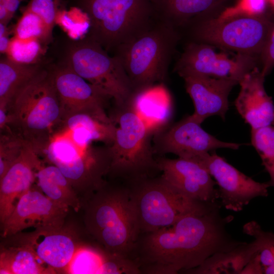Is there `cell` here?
I'll return each mask as SVG.
<instances>
[{"label": "cell", "mask_w": 274, "mask_h": 274, "mask_svg": "<svg viewBox=\"0 0 274 274\" xmlns=\"http://www.w3.org/2000/svg\"><path fill=\"white\" fill-rule=\"evenodd\" d=\"M221 204L189 214L171 226L140 233L131 259L141 274H176L195 268L215 254L244 242L226 229L233 217L220 215Z\"/></svg>", "instance_id": "1"}, {"label": "cell", "mask_w": 274, "mask_h": 274, "mask_svg": "<svg viewBox=\"0 0 274 274\" xmlns=\"http://www.w3.org/2000/svg\"><path fill=\"white\" fill-rule=\"evenodd\" d=\"M82 204L87 233L109 251L130 258L141 231L128 186L106 182Z\"/></svg>", "instance_id": "2"}, {"label": "cell", "mask_w": 274, "mask_h": 274, "mask_svg": "<svg viewBox=\"0 0 274 274\" xmlns=\"http://www.w3.org/2000/svg\"><path fill=\"white\" fill-rule=\"evenodd\" d=\"M8 126L42 154L62 112L46 60L40 71L17 93L7 108Z\"/></svg>", "instance_id": "3"}, {"label": "cell", "mask_w": 274, "mask_h": 274, "mask_svg": "<svg viewBox=\"0 0 274 274\" xmlns=\"http://www.w3.org/2000/svg\"><path fill=\"white\" fill-rule=\"evenodd\" d=\"M87 18V36L112 54L158 20L151 0H67Z\"/></svg>", "instance_id": "4"}, {"label": "cell", "mask_w": 274, "mask_h": 274, "mask_svg": "<svg viewBox=\"0 0 274 274\" xmlns=\"http://www.w3.org/2000/svg\"><path fill=\"white\" fill-rule=\"evenodd\" d=\"M51 60L63 65L99 88L117 107L127 105L134 92L119 60L87 35L79 40L63 37L54 45Z\"/></svg>", "instance_id": "5"}, {"label": "cell", "mask_w": 274, "mask_h": 274, "mask_svg": "<svg viewBox=\"0 0 274 274\" xmlns=\"http://www.w3.org/2000/svg\"><path fill=\"white\" fill-rule=\"evenodd\" d=\"M179 30L159 19L150 28L120 46L113 53L122 64L134 93L164 84Z\"/></svg>", "instance_id": "6"}, {"label": "cell", "mask_w": 274, "mask_h": 274, "mask_svg": "<svg viewBox=\"0 0 274 274\" xmlns=\"http://www.w3.org/2000/svg\"><path fill=\"white\" fill-rule=\"evenodd\" d=\"M117 108L111 117L116 129L109 146L108 175L125 184L156 176L160 172L151 143L153 133L128 105Z\"/></svg>", "instance_id": "7"}, {"label": "cell", "mask_w": 274, "mask_h": 274, "mask_svg": "<svg viewBox=\"0 0 274 274\" xmlns=\"http://www.w3.org/2000/svg\"><path fill=\"white\" fill-rule=\"evenodd\" d=\"M141 233L172 225L189 214L206 212L219 204L192 199L182 194L161 175L129 184Z\"/></svg>", "instance_id": "8"}, {"label": "cell", "mask_w": 274, "mask_h": 274, "mask_svg": "<svg viewBox=\"0 0 274 274\" xmlns=\"http://www.w3.org/2000/svg\"><path fill=\"white\" fill-rule=\"evenodd\" d=\"M273 24L265 14L239 16L222 22L213 18L194 20L186 26H191L193 42L260 57Z\"/></svg>", "instance_id": "9"}, {"label": "cell", "mask_w": 274, "mask_h": 274, "mask_svg": "<svg viewBox=\"0 0 274 274\" xmlns=\"http://www.w3.org/2000/svg\"><path fill=\"white\" fill-rule=\"evenodd\" d=\"M214 47L204 43L189 42L176 62L174 71L179 75L192 73L239 83L246 74L257 67V56L236 53L229 58L225 52L218 53Z\"/></svg>", "instance_id": "10"}, {"label": "cell", "mask_w": 274, "mask_h": 274, "mask_svg": "<svg viewBox=\"0 0 274 274\" xmlns=\"http://www.w3.org/2000/svg\"><path fill=\"white\" fill-rule=\"evenodd\" d=\"M60 101L62 120L77 113H87L103 121L113 123L105 109L111 96L89 83L69 68L47 59Z\"/></svg>", "instance_id": "11"}, {"label": "cell", "mask_w": 274, "mask_h": 274, "mask_svg": "<svg viewBox=\"0 0 274 274\" xmlns=\"http://www.w3.org/2000/svg\"><path fill=\"white\" fill-rule=\"evenodd\" d=\"M195 160L208 171L218 185L219 199L226 209L239 212L253 198L268 195L267 182L254 181L242 173L215 151L197 155Z\"/></svg>", "instance_id": "12"}, {"label": "cell", "mask_w": 274, "mask_h": 274, "mask_svg": "<svg viewBox=\"0 0 274 274\" xmlns=\"http://www.w3.org/2000/svg\"><path fill=\"white\" fill-rule=\"evenodd\" d=\"M190 115L153 135L155 154L172 153L180 158L195 156L219 148L237 150L241 144L220 141L206 131Z\"/></svg>", "instance_id": "13"}, {"label": "cell", "mask_w": 274, "mask_h": 274, "mask_svg": "<svg viewBox=\"0 0 274 274\" xmlns=\"http://www.w3.org/2000/svg\"><path fill=\"white\" fill-rule=\"evenodd\" d=\"M69 209L51 200L33 185L19 199L13 212L1 224V236L6 238L25 229H58L64 225Z\"/></svg>", "instance_id": "14"}, {"label": "cell", "mask_w": 274, "mask_h": 274, "mask_svg": "<svg viewBox=\"0 0 274 274\" xmlns=\"http://www.w3.org/2000/svg\"><path fill=\"white\" fill-rule=\"evenodd\" d=\"M5 238L32 250L56 273H65L76 250L83 242L74 229L64 225L58 229L21 231Z\"/></svg>", "instance_id": "15"}, {"label": "cell", "mask_w": 274, "mask_h": 274, "mask_svg": "<svg viewBox=\"0 0 274 274\" xmlns=\"http://www.w3.org/2000/svg\"><path fill=\"white\" fill-rule=\"evenodd\" d=\"M162 177L175 189L192 199L215 203L219 198L217 183L198 162L179 157L156 158Z\"/></svg>", "instance_id": "16"}, {"label": "cell", "mask_w": 274, "mask_h": 274, "mask_svg": "<svg viewBox=\"0 0 274 274\" xmlns=\"http://www.w3.org/2000/svg\"><path fill=\"white\" fill-rule=\"evenodd\" d=\"M183 78L185 88L193 100L194 112L190 115L201 124L207 118L217 115L225 118L228 109V95L236 81L219 79L192 73L179 75Z\"/></svg>", "instance_id": "17"}, {"label": "cell", "mask_w": 274, "mask_h": 274, "mask_svg": "<svg viewBox=\"0 0 274 274\" xmlns=\"http://www.w3.org/2000/svg\"><path fill=\"white\" fill-rule=\"evenodd\" d=\"M33 145L26 142L21 154L0 178V222L13 212L21 197L33 185L43 164Z\"/></svg>", "instance_id": "18"}, {"label": "cell", "mask_w": 274, "mask_h": 274, "mask_svg": "<svg viewBox=\"0 0 274 274\" xmlns=\"http://www.w3.org/2000/svg\"><path fill=\"white\" fill-rule=\"evenodd\" d=\"M265 76L257 66L239 81L234 101L236 110L251 129L274 125V104L264 89Z\"/></svg>", "instance_id": "19"}, {"label": "cell", "mask_w": 274, "mask_h": 274, "mask_svg": "<svg viewBox=\"0 0 274 274\" xmlns=\"http://www.w3.org/2000/svg\"><path fill=\"white\" fill-rule=\"evenodd\" d=\"M153 135L166 127L173 114V104L164 84L135 93L128 104Z\"/></svg>", "instance_id": "20"}, {"label": "cell", "mask_w": 274, "mask_h": 274, "mask_svg": "<svg viewBox=\"0 0 274 274\" xmlns=\"http://www.w3.org/2000/svg\"><path fill=\"white\" fill-rule=\"evenodd\" d=\"M158 19L179 30L190 22L210 18L228 0H151Z\"/></svg>", "instance_id": "21"}, {"label": "cell", "mask_w": 274, "mask_h": 274, "mask_svg": "<svg viewBox=\"0 0 274 274\" xmlns=\"http://www.w3.org/2000/svg\"><path fill=\"white\" fill-rule=\"evenodd\" d=\"M62 131L67 133L76 145L86 148L93 141L111 145L114 140L116 126L87 113L70 115L62 121Z\"/></svg>", "instance_id": "22"}, {"label": "cell", "mask_w": 274, "mask_h": 274, "mask_svg": "<svg viewBox=\"0 0 274 274\" xmlns=\"http://www.w3.org/2000/svg\"><path fill=\"white\" fill-rule=\"evenodd\" d=\"M37 186L51 200L62 207L78 212L82 201L72 185L55 165L42 164L36 173Z\"/></svg>", "instance_id": "23"}, {"label": "cell", "mask_w": 274, "mask_h": 274, "mask_svg": "<svg viewBox=\"0 0 274 274\" xmlns=\"http://www.w3.org/2000/svg\"><path fill=\"white\" fill-rule=\"evenodd\" d=\"M259 248L257 239L250 243H243L233 249L218 253L207 259L199 266L183 273H239Z\"/></svg>", "instance_id": "24"}, {"label": "cell", "mask_w": 274, "mask_h": 274, "mask_svg": "<svg viewBox=\"0 0 274 274\" xmlns=\"http://www.w3.org/2000/svg\"><path fill=\"white\" fill-rule=\"evenodd\" d=\"M1 274H48L56 272L30 249L7 241L1 245Z\"/></svg>", "instance_id": "25"}, {"label": "cell", "mask_w": 274, "mask_h": 274, "mask_svg": "<svg viewBox=\"0 0 274 274\" xmlns=\"http://www.w3.org/2000/svg\"><path fill=\"white\" fill-rule=\"evenodd\" d=\"M45 59L33 64H20L6 56L0 60V108H7L20 89L43 67Z\"/></svg>", "instance_id": "26"}, {"label": "cell", "mask_w": 274, "mask_h": 274, "mask_svg": "<svg viewBox=\"0 0 274 274\" xmlns=\"http://www.w3.org/2000/svg\"><path fill=\"white\" fill-rule=\"evenodd\" d=\"M243 231L259 243V248L255 255L262 274H274V233L263 230L255 221L246 223L243 227Z\"/></svg>", "instance_id": "27"}, {"label": "cell", "mask_w": 274, "mask_h": 274, "mask_svg": "<svg viewBox=\"0 0 274 274\" xmlns=\"http://www.w3.org/2000/svg\"><path fill=\"white\" fill-rule=\"evenodd\" d=\"M47 46L37 39H11L6 56L11 60L24 64L42 62L47 52Z\"/></svg>", "instance_id": "28"}, {"label": "cell", "mask_w": 274, "mask_h": 274, "mask_svg": "<svg viewBox=\"0 0 274 274\" xmlns=\"http://www.w3.org/2000/svg\"><path fill=\"white\" fill-rule=\"evenodd\" d=\"M251 141L270 176V187H274V125L251 129Z\"/></svg>", "instance_id": "29"}, {"label": "cell", "mask_w": 274, "mask_h": 274, "mask_svg": "<svg viewBox=\"0 0 274 274\" xmlns=\"http://www.w3.org/2000/svg\"><path fill=\"white\" fill-rule=\"evenodd\" d=\"M22 10V15L15 25L14 36L21 39H37L48 46L53 42L43 20L34 13Z\"/></svg>", "instance_id": "30"}, {"label": "cell", "mask_w": 274, "mask_h": 274, "mask_svg": "<svg viewBox=\"0 0 274 274\" xmlns=\"http://www.w3.org/2000/svg\"><path fill=\"white\" fill-rule=\"evenodd\" d=\"M26 141L13 132H1L0 178L19 157Z\"/></svg>", "instance_id": "31"}, {"label": "cell", "mask_w": 274, "mask_h": 274, "mask_svg": "<svg viewBox=\"0 0 274 274\" xmlns=\"http://www.w3.org/2000/svg\"><path fill=\"white\" fill-rule=\"evenodd\" d=\"M67 4L64 0H30L21 10H27L38 15L44 21L48 31L53 36V30L59 12Z\"/></svg>", "instance_id": "32"}, {"label": "cell", "mask_w": 274, "mask_h": 274, "mask_svg": "<svg viewBox=\"0 0 274 274\" xmlns=\"http://www.w3.org/2000/svg\"><path fill=\"white\" fill-rule=\"evenodd\" d=\"M268 5V0H238L233 6L225 8L213 18L217 22H222L239 16L264 15Z\"/></svg>", "instance_id": "33"}, {"label": "cell", "mask_w": 274, "mask_h": 274, "mask_svg": "<svg viewBox=\"0 0 274 274\" xmlns=\"http://www.w3.org/2000/svg\"><path fill=\"white\" fill-rule=\"evenodd\" d=\"M259 58L261 63V71L265 77L274 67V24L271 29Z\"/></svg>", "instance_id": "34"}, {"label": "cell", "mask_w": 274, "mask_h": 274, "mask_svg": "<svg viewBox=\"0 0 274 274\" xmlns=\"http://www.w3.org/2000/svg\"><path fill=\"white\" fill-rule=\"evenodd\" d=\"M22 0H9L0 4H4L7 9L10 17L12 19Z\"/></svg>", "instance_id": "35"}, {"label": "cell", "mask_w": 274, "mask_h": 274, "mask_svg": "<svg viewBox=\"0 0 274 274\" xmlns=\"http://www.w3.org/2000/svg\"><path fill=\"white\" fill-rule=\"evenodd\" d=\"M9 35L0 37V52L1 54H6L10 43L11 39L9 38Z\"/></svg>", "instance_id": "36"}, {"label": "cell", "mask_w": 274, "mask_h": 274, "mask_svg": "<svg viewBox=\"0 0 274 274\" xmlns=\"http://www.w3.org/2000/svg\"><path fill=\"white\" fill-rule=\"evenodd\" d=\"M11 19L4 4H0V22L8 24Z\"/></svg>", "instance_id": "37"}, {"label": "cell", "mask_w": 274, "mask_h": 274, "mask_svg": "<svg viewBox=\"0 0 274 274\" xmlns=\"http://www.w3.org/2000/svg\"><path fill=\"white\" fill-rule=\"evenodd\" d=\"M7 24L0 22V37L9 35V30L7 26Z\"/></svg>", "instance_id": "38"}, {"label": "cell", "mask_w": 274, "mask_h": 274, "mask_svg": "<svg viewBox=\"0 0 274 274\" xmlns=\"http://www.w3.org/2000/svg\"><path fill=\"white\" fill-rule=\"evenodd\" d=\"M269 4L274 9V0H268Z\"/></svg>", "instance_id": "39"}, {"label": "cell", "mask_w": 274, "mask_h": 274, "mask_svg": "<svg viewBox=\"0 0 274 274\" xmlns=\"http://www.w3.org/2000/svg\"><path fill=\"white\" fill-rule=\"evenodd\" d=\"M9 0H3V1L2 2L0 3V4H3V3H4L7 1H8Z\"/></svg>", "instance_id": "40"}, {"label": "cell", "mask_w": 274, "mask_h": 274, "mask_svg": "<svg viewBox=\"0 0 274 274\" xmlns=\"http://www.w3.org/2000/svg\"><path fill=\"white\" fill-rule=\"evenodd\" d=\"M3 1V0H0V3L2 2Z\"/></svg>", "instance_id": "41"}]
</instances>
